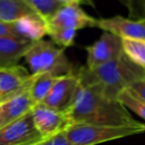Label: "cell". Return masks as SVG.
I'll list each match as a JSON object with an SVG mask.
<instances>
[{
    "label": "cell",
    "mask_w": 145,
    "mask_h": 145,
    "mask_svg": "<svg viewBox=\"0 0 145 145\" xmlns=\"http://www.w3.org/2000/svg\"><path fill=\"white\" fill-rule=\"evenodd\" d=\"M16 35L30 42L42 40L48 35L47 23L38 15H28L12 23Z\"/></svg>",
    "instance_id": "cell-14"
},
{
    "label": "cell",
    "mask_w": 145,
    "mask_h": 145,
    "mask_svg": "<svg viewBox=\"0 0 145 145\" xmlns=\"http://www.w3.org/2000/svg\"><path fill=\"white\" fill-rule=\"evenodd\" d=\"M38 145H72L67 138L65 131L59 132L55 135L43 139Z\"/></svg>",
    "instance_id": "cell-22"
},
{
    "label": "cell",
    "mask_w": 145,
    "mask_h": 145,
    "mask_svg": "<svg viewBox=\"0 0 145 145\" xmlns=\"http://www.w3.org/2000/svg\"><path fill=\"white\" fill-rule=\"evenodd\" d=\"M45 139L35 127L31 110L0 128V145H33Z\"/></svg>",
    "instance_id": "cell-5"
},
{
    "label": "cell",
    "mask_w": 145,
    "mask_h": 145,
    "mask_svg": "<svg viewBox=\"0 0 145 145\" xmlns=\"http://www.w3.org/2000/svg\"><path fill=\"white\" fill-rule=\"evenodd\" d=\"M35 127L44 138L65 131L71 124L70 117L66 111H60L45 105H35L31 109Z\"/></svg>",
    "instance_id": "cell-6"
},
{
    "label": "cell",
    "mask_w": 145,
    "mask_h": 145,
    "mask_svg": "<svg viewBox=\"0 0 145 145\" xmlns=\"http://www.w3.org/2000/svg\"><path fill=\"white\" fill-rule=\"evenodd\" d=\"M26 1L46 23L63 5H65L60 0H26Z\"/></svg>",
    "instance_id": "cell-18"
},
{
    "label": "cell",
    "mask_w": 145,
    "mask_h": 145,
    "mask_svg": "<svg viewBox=\"0 0 145 145\" xmlns=\"http://www.w3.org/2000/svg\"><path fill=\"white\" fill-rule=\"evenodd\" d=\"M127 89H129L133 95L145 103V78L131 84Z\"/></svg>",
    "instance_id": "cell-23"
},
{
    "label": "cell",
    "mask_w": 145,
    "mask_h": 145,
    "mask_svg": "<svg viewBox=\"0 0 145 145\" xmlns=\"http://www.w3.org/2000/svg\"><path fill=\"white\" fill-rule=\"evenodd\" d=\"M33 76L20 65L0 68V103L28 89Z\"/></svg>",
    "instance_id": "cell-11"
},
{
    "label": "cell",
    "mask_w": 145,
    "mask_h": 145,
    "mask_svg": "<svg viewBox=\"0 0 145 145\" xmlns=\"http://www.w3.org/2000/svg\"><path fill=\"white\" fill-rule=\"evenodd\" d=\"M24 58L32 76L50 74L61 77L75 71L65 55V49L51 40L42 39L33 42Z\"/></svg>",
    "instance_id": "cell-3"
},
{
    "label": "cell",
    "mask_w": 145,
    "mask_h": 145,
    "mask_svg": "<svg viewBox=\"0 0 145 145\" xmlns=\"http://www.w3.org/2000/svg\"><path fill=\"white\" fill-rule=\"evenodd\" d=\"M4 36H16L12 23H4L0 21V37Z\"/></svg>",
    "instance_id": "cell-24"
},
{
    "label": "cell",
    "mask_w": 145,
    "mask_h": 145,
    "mask_svg": "<svg viewBox=\"0 0 145 145\" xmlns=\"http://www.w3.org/2000/svg\"><path fill=\"white\" fill-rule=\"evenodd\" d=\"M79 85L80 79L77 70L61 76L57 79L56 83L42 103L57 110L67 111L72 105Z\"/></svg>",
    "instance_id": "cell-8"
},
{
    "label": "cell",
    "mask_w": 145,
    "mask_h": 145,
    "mask_svg": "<svg viewBox=\"0 0 145 145\" xmlns=\"http://www.w3.org/2000/svg\"><path fill=\"white\" fill-rule=\"evenodd\" d=\"M28 15H38L26 0H0V21L14 23ZM39 16V15H38Z\"/></svg>",
    "instance_id": "cell-15"
},
{
    "label": "cell",
    "mask_w": 145,
    "mask_h": 145,
    "mask_svg": "<svg viewBox=\"0 0 145 145\" xmlns=\"http://www.w3.org/2000/svg\"><path fill=\"white\" fill-rule=\"evenodd\" d=\"M72 123L107 126L138 125L128 109L116 99L109 97L95 86L80 84L66 111Z\"/></svg>",
    "instance_id": "cell-1"
},
{
    "label": "cell",
    "mask_w": 145,
    "mask_h": 145,
    "mask_svg": "<svg viewBox=\"0 0 145 145\" xmlns=\"http://www.w3.org/2000/svg\"><path fill=\"white\" fill-rule=\"evenodd\" d=\"M34 106L29 95V88L0 103V128L28 113Z\"/></svg>",
    "instance_id": "cell-12"
},
{
    "label": "cell",
    "mask_w": 145,
    "mask_h": 145,
    "mask_svg": "<svg viewBox=\"0 0 145 145\" xmlns=\"http://www.w3.org/2000/svg\"><path fill=\"white\" fill-rule=\"evenodd\" d=\"M122 53L129 61L145 70V41L121 39Z\"/></svg>",
    "instance_id": "cell-17"
},
{
    "label": "cell",
    "mask_w": 145,
    "mask_h": 145,
    "mask_svg": "<svg viewBox=\"0 0 145 145\" xmlns=\"http://www.w3.org/2000/svg\"><path fill=\"white\" fill-rule=\"evenodd\" d=\"M118 101L126 107L145 120V103L137 99L130 93V91L125 89L118 95Z\"/></svg>",
    "instance_id": "cell-20"
},
{
    "label": "cell",
    "mask_w": 145,
    "mask_h": 145,
    "mask_svg": "<svg viewBox=\"0 0 145 145\" xmlns=\"http://www.w3.org/2000/svg\"><path fill=\"white\" fill-rule=\"evenodd\" d=\"M88 68H95L113 60L122 53L121 38L110 32L101 35L93 44L86 47Z\"/></svg>",
    "instance_id": "cell-9"
},
{
    "label": "cell",
    "mask_w": 145,
    "mask_h": 145,
    "mask_svg": "<svg viewBox=\"0 0 145 145\" xmlns=\"http://www.w3.org/2000/svg\"><path fill=\"white\" fill-rule=\"evenodd\" d=\"M95 28L110 32L121 39L145 41V19L124 18L122 16L97 19Z\"/></svg>",
    "instance_id": "cell-10"
},
{
    "label": "cell",
    "mask_w": 145,
    "mask_h": 145,
    "mask_svg": "<svg viewBox=\"0 0 145 145\" xmlns=\"http://www.w3.org/2000/svg\"><path fill=\"white\" fill-rule=\"evenodd\" d=\"M77 33L78 31L72 30V29H48V36H50L51 41H53L57 46L63 49H66L74 45Z\"/></svg>",
    "instance_id": "cell-19"
},
{
    "label": "cell",
    "mask_w": 145,
    "mask_h": 145,
    "mask_svg": "<svg viewBox=\"0 0 145 145\" xmlns=\"http://www.w3.org/2000/svg\"><path fill=\"white\" fill-rule=\"evenodd\" d=\"M145 132V124L128 126H107L85 123H72L65 130L72 145H97L115 139Z\"/></svg>",
    "instance_id": "cell-4"
},
{
    "label": "cell",
    "mask_w": 145,
    "mask_h": 145,
    "mask_svg": "<svg viewBox=\"0 0 145 145\" xmlns=\"http://www.w3.org/2000/svg\"><path fill=\"white\" fill-rule=\"evenodd\" d=\"M39 143H40V142H39ZM39 143H36V144H33V145H38V144H39Z\"/></svg>",
    "instance_id": "cell-27"
},
{
    "label": "cell",
    "mask_w": 145,
    "mask_h": 145,
    "mask_svg": "<svg viewBox=\"0 0 145 145\" xmlns=\"http://www.w3.org/2000/svg\"><path fill=\"white\" fill-rule=\"evenodd\" d=\"M32 43L16 36L0 37V68L18 65Z\"/></svg>",
    "instance_id": "cell-13"
},
{
    "label": "cell",
    "mask_w": 145,
    "mask_h": 145,
    "mask_svg": "<svg viewBox=\"0 0 145 145\" xmlns=\"http://www.w3.org/2000/svg\"><path fill=\"white\" fill-rule=\"evenodd\" d=\"M64 4H79V5H93L91 0H60Z\"/></svg>",
    "instance_id": "cell-25"
},
{
    "label": "cell",
    "mask_w": 145,
    "mask_h": 145,
    "mask_svg": "<svg viewBox=\"0 0 145 145\" xmlns=\"http://www.w3.org/2000/svg\"><path fill=\"white\" fill-rule=\"evenodd\" d=\"M97 18L89 15L79 4H65L47 22V28H64L79 31L95 28Z\"/></svg>",
    "instance_id": "cell-7"
},
{
    "label": "cell",
    "mask_w": 145,
    "mask_h": 145,
    "mask_svg": "<svg viewBox=\"0 0 145 145\" xmlns=\"http://www.w3.org/2000/svg\"><path fill=\"white\" fill-rule=\"evenodd\" d=\"M128 12L131 19H145V0H133Z\"/></svg>",
    "instance_id": "cell-21"
},
{
    "label": "cell",
    "mask_w": 145,
    "mask_h": 145,
    "mask_svg": "<svg viewBox=\"0 0 145 145\" xmlns=\"http://www.w3.org/2000/svg\"><path fill=\"white\" fill-rule=\"evenodd\" d=\"M58 78L50 74L33 76V80L29 87V95L34 105L43 103Z\"/></svg>",
    "instance_id": "cell-16"
},
{
    "label": "cell",
    "mask_w": 145,
    "mask_h": 145,
    "mask_svg": "<svg viewBox=\"0 0 145 145\" xmlns=\"http://www.w3.org/2000/svg\"><path fill=\"white\" fill-rule=\"evenodd\" d=\"M80 84L95 86L109 97L118 99V95L131 84L145 78V70L133 64L123 53L113 60L95 68L77 70Z\"/></svg>",
    "instance_id": "cell-2"
},
{
    "label": "cell",
    "mask_w": 145,
    "mask_h": 145,
    "mask_svg": "<svg viewBox=\"0 0 145 145\" xmlns=\"http://www.w3.org/2000/svg\"><path fill=\"white\" fill-rule=\"evenodd\" d=\"M121 3H122L123 5H124L125 7H126L127 9L130 7V5H131V3H132V1L133 0H119Z\"/></svg>",
    "instance_id": "cell-26"
}]
</instances>
